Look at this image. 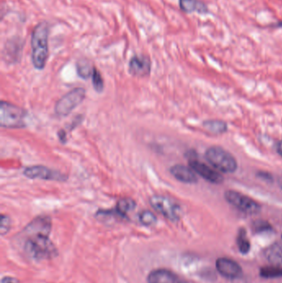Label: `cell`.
<instances>
[{
    "label": "cell",
    "mask_w": 282,
    "mask_h": 283,
    "mask_svg": "<svg viewBox=\"0 0 282 283\" xmlns=\"http://www.w3.org/2000/svg\"><path fill=\"white\" fill-rule=\"evenodd\" d=\"M51 231V220L49 216H38L26 225L24 233L26 239L24 249L33 259H51L58 253L49 238Z\"/></svg>",
    "instance_id": "obj_1"
},
{
    "label": "cell",
    "mask_w": 282,
    "mask_h": 283,
    "mask_svg": "<svg viewBox=\"0 0 282 283\" xmlns=\"http://www.w3.org/2000/svg\"><path fill=\"white\" fill-rule=\"evenodd\" d=\"M50 26L47 22H42L35 26L31 37L32 65L37 70H43L49 56L48 38Z\"/></svg>",
    "instance_id": "obj_2"
},
{
    "label": "cell",
    "mask_w": 282,
    "mask_h": 283,
    "mask_svg": "<svg viewBox=\"0 0 282 283\" xmlns=\"http://www.w3.org/2000/svg\"><path fill=\"white\" fill-rule=\"evenodd\" d=\"M27 116L25 109L8 101L0 103V125L6 129H23L26 127Z\"/></svg>",
    "instance_id": "obj_3"
},
{
    "label": "cell",
    "mask_w": 282,
    "mask_h": 283,
    "mask_svg": "<svg viewBox=\"0 0 282 283\" xmlns=\"http://www.w3.org/2000/svg\"><path fill=\"white\" fill-rule=\"evenodd\" d=\"M205 158L215 169L224 173H232L237 163L232 154L219 147H211L205 153Z\"/></svg>",
    "instance_id": "obj_4"
},
{
    "label": "cell",
    "mask_w": 282,
    "mask_h": 283,
    "mask_svg": "<svg viewBox=\"0 0 282 283\" xmlns=\"http://www.w3.org/2000/svg\"><path fill=\"white\" fill-rule=\"evenodd\" d=\"M149 203L157 213L170 221L176 222L179 220L181 209L172 199L162 195H154L149 199Z\"/></svg>",
    "instance_id": "obj_5"
},
{
    "label": "cell",
    "mask_w": 282,
    "mask_h": 283,
    "mask_svg": "<svg viewBox=\"0 0 282 283\" xmlns=\"http://www.w3.org/2000/svg\"><path fill=\"white\" fill-rule=\"evenodd\" d=\"M86 91L84 88L77 87L70 90L55 104V114L58 117L68 116L85 99Z\"/></svg>",
    "instance_id": "obj_6"
},
{
    "label": "cell",
    "mask_w": 282,
    "mask_h": 283,
    "mask_svg": "<svg viewBox=\"0 0 282 283\" xmlns=\"http://www.w3.org/2000/svg\"><path fill=\"white\" fill-rule=\"evenodd\" d=\"M224 196L230 205L246 214H255L261 210V206L256 201L237 191H227Z\"/></svg>",
    "instance_id": "obj_7"
},
{
    "label": "cell",
    "mask_w": 282,
    "mask_h": 283,
    "mask_svg": "<svg viewBox=\"0 0 282 283\" xmlns=\"http://www.w3.org/2000/svg\"><path fill=\"white\" fill-rule=\"evenodd\" d=\"M24 175L29 179H40L44 180H55L60 182H65L68 177L62 172L56 170L51 169L49 167L36 165L27 167L24 169Z\"/></svg>",
    "instance_id": "obj_8"
},
{
    "label": "cell",
    "mask_w": 282,
    "mask_h": 283,
    "mask_svg": "<svg viewBox=\"0 0 282 283\" xmlns=\"http://www.w3.org/2000/svg\"><path fill=\"white\" fill-rule=\"evenodd\" d=\"M189 165L196 174L201 176V178H203L208 182L219 184V183L223 182V180H224V178L221 175L219 174V172L208 167V165H206L205 163L198 161V160L190 159Z\"/></svg>",
    "instance_id": "obj_9"
},
{
    "label": "cell",
    "mask_w": 282,
    "mask_h": 283,
    "mask_svg": "<svg viewBox=\"0 0 282 283\" xmlns=\"http://www.w3.org/2000/svg\"><path fill=\"white\" fill-rule=\"evenodd\" d=\"M152 62L148 56L136 55L132 56L128 64V71L133 77H145L150 74Z\"/></svg>",
    "instance_id": "obj_10"
},
{
    "label": "cell",
    "mask_w": 282,
    "mask_h": 283,
    "mask_svg": "<svg viewBox=\"0 0 282 283\" xmlns=\"http://www.w3.org/2000/svg\"><path fill=\"white\" fill-rule=\"evenodd\" d=\"M148 283H190L182 280L172 271L160 268L153 270L148 277Z\"/></svg>",
    "instance_id": "obj_11"
},
{
    "label": "cell",
    "mask_w": 282,
    "mask_h": 283,
    "mask_svg": "<svg viewBox=\"0 0 282 283\" xmlns=\"http://www.w3.org/2000/svg\"><path fill=\"white\" fill-rule=\"evenodd\" d=\"M217 269L222 276L225 278H239L242 274V268L237 262L230 258H219L216 262Z\"/></svg>",
    "instance_id": "obj_12"
},
{
    "label": "cell",
    "mask_w": 282,
    "mask_h": 283,
    "mask_svg": "<svg viewBox=\"0 0 282 283\" xmlns=\"http://www.w3.org/2000/svg\"><path fill=\"white\" fill-rule=\"evenodd\" d=\"M171 174L177 180L180 182L186 183V184H193L197 182L198 178L191 167L181 164H177L171 167L170 169Z\"/></svg>",
    "instance_id": "obj_13"
},
{
    "label": "cell",
    "mask_w": 282,
    "mask_h": 283,
    "mask_svg": "<svg viewBox=\"0 0 282 283\" xmlns=\"http://www.w3.org/2000/svg\"><path fill=\"white\" fill-rule=\"evenodd\" d=\"M265 257L272 264H282V243L277 242L265 250Z\"/></svg>",
    "instance_id": "obj_14"
},
{
    "label": "cell",
    "mask_w": 282,
    "mask_h": 283,
    "mask_svg": "<svg viewBox=\"0 0 282 283\" xmlns=\"http://www.w3.org/2000/svg\"><path fill=\"white\" fill-rule=\"evenodd\" d=\"M179 7L185 13L198 12L200 13H208V8L200 0H179Z\"/></svg>",
    "instance_id": "obj_15"
},
{
    "label": "cell",
    "mask_w": 282,
    "mask_h": 283,
    "mask_svg": "<svg viewBox=\"0 0 282 283\" xmlns=\"http://www.w3.org/2000/svg\"><path fill=\"white\" fill-rule=\"evenodd\" d=\"M94 70H95V66H91L90 62L86 60H81L77 62V73L79 75V77L83 79H88L90 77H92Z\"/></svg>",
    "instance_id": "obj_16"
},
{
    "label": "cell",
    "mask_w": 282,
    "mask_h": 283,
    "mask_svg": "<svg viewBox=\"0 0 282 283\" xmlns=\"http://www.w3.org/2000/svg\"><path fill=\"white\" fill-rule=\"evenodd\" d=\"M204 126L206 129L208 130L209 132H214V133H223L225 131H227L226 124L222 122V121H218V120L205 121V123L204 124Z\"/></svg>",
    "instance_id": "obj_17"
},
{
    "label": "cell",
    "mask_w": 282,
    "mask_h": 283,
    "mask_svg": "<svg viewBox=\"0 0 282 283\" xmlns=\"http://www.w3.org/2000/svg\"><path fill=\"white\" fill-rule=\"evenodd\" d=\"M237 246L241 253L243 254H247L250 250V242L247 237V233L244 229H241L237 235Z\"/></svg>",
    "instance_id": "obj_18"
},
{
    "label": "cell",
    "mask_w": 282,
    "mask_h": 283,
    "mask_svg": "<svg viewBox=\"0 0 282 283\" xmlns=\"http://www.w3.org/2000/svg\"><path fill=\"white\" fill-rule=\"evenodd\" d=\"M139 221L142 225L147 227L155 225L157 222V218L150 210H143L139 214Z\"/></svg>",
    "instance_id": "obj_19"
},
{
    "label": "cell",
    "mask_w": 282,
    "mask_h": 283,
    "mask_svg": "<svg viewBox=\"0 0 282 283\" xmlns=\"http://www.w3.org/2000/svg\"><path fill=\"white\" fill-rule=\"evenodd\" d=\"M260 274L265 278H280L282 277V267L278 266L262 267Z\"/></svg>",
    "instance_id": "obj_20"
},
{
    "label": "cell",
    "mask_w": 282,
    "mask_h": 283,
    "mask_svg": "<svg viewBox=\"0 0 282 283\" xmlns=\"http://www.w3.org/2000/svg\"><path fill=\"white\" fill-rule=\"evenodd\" d=\"M91 77H92L93 86L95 88V91H97L98 93L102 92L104 89L103 77L101 72H99L95 67Z\"/></svg>",
    "instance_id": "obj_21"
},
{
    "label": "cell",
    "mask_w": 282,
    "mask_h": 283,
    "mask_svg": "<svg viewBox=\"0 0 282 283\" xmlns=\"http://www.w3.org/2000/svg\"><path fill=\"white\" fill-rule=\"evenodd\" d=\"M11 228V219L8 215L2 214L1 215V222H0V233L4 235L8 233Z\"/></svg>",
    "instance_id": "obj_22"
},
{
    "label": "cell",
    "mask_w": 282,
    "mask_h": 283,
    "mask_svg": "<svg viewBox=\"0 0 282 283\" xmlns=\"http://www.w3.org/2000/svg\"><path fill=\"white\" fill-rule=\"evenodd\" d=\"M253 228H254V230L256 232H264V231H269L270 230H272V227H271V225L268 223L261 221V220H259L257 222L254 223Z\"/></svg>",
    "instance_id": "obj_23"
},
{
    "label": "cell",
    "mask_w": 282,
    "mask_h": 283,
    "mask_svg": "<svg viewBox=\"0 0 282 283\" xmlns=\"http://www.w3.org/2000/svg\"><path fill=\"white\" fill-rule=\"evenodd\" d=\"M59 140L61 141V143H65L66 142V132L65 130L61 129L59 131L58 133Z\"/></svg>",
    "instance_id": "obj_24"
},
{
    "label": "cell",
    "mask_w": 282,
    "mask_h": 283,
    "mask_svg": "<svg viewBox=\"0 0 282 283\" xmlns=\"http://www.w3.org/2000/svg\"><path fill=\"white\" fill-rule=\"evenodd\" d=\"M2 283H20L19 281L15 279L14 278H11V277H4V278L1 281Z\"/></svg>",
    "instance_id": "obj_25"
},
{
    "label": "cell",
    "mask_w": 282,
    "mask_h": 283,
    "mask_svg": "<svg viewBox=\"0 0 282 283\" xmlns=\"http://www.w3.org/2000/svg\"><path fill=\"white\" fill-rule=\"evenodd\" d=\"M277 151L282 156V140L277 144Z\"/></svg>",
    "instance_id": "obj_26"
},
{
    "label": "cell",
    "mask_w": 282,
    "mask_h": 283,
    "mask_svg": "<svg viewBox=\"0 0 282 283\" xmlns=\"http://www.w3.org/2000/svg\"><path fill=\"white\" fill-rule=\"evenodd\" d=\"M278 184H279V186L281 187V189H282V177H280V178H278Z\"/></svg>",
    "instance_id": "obj_27"
},
{
    "label": "cell",
    "mask_w": 282,
    "mask_h": 283,
    "mask_svg": "<svg viewBox=\"0 0 282 283\" xmlns=\"http://www.w3.org/2000/svg\"><path fill=\"white\" fill-rule=\"evenodd\" d=\"M273 27H282V22H280L279 24H274Z\"/></svg>",
    "instance_id": "obj_28"
},
{
    "label": "cell",
    "mask_w": 282,
    "mask_h": 283,
    "mask_svg": "<svg viewBox=\"0 0 282 283\" xmlns=\"http://www.w3.org/2000/svg\"><path fill=\"white\" fill-rule=\"evenodd\" d=\"M263 177H264V175L262 174V173H261V178H263ZM265 177H266V178H269V176H268V175H267V174L265 175Z\"/></svg>",
    "instance_id": "obj_29"
}]
</instances>
